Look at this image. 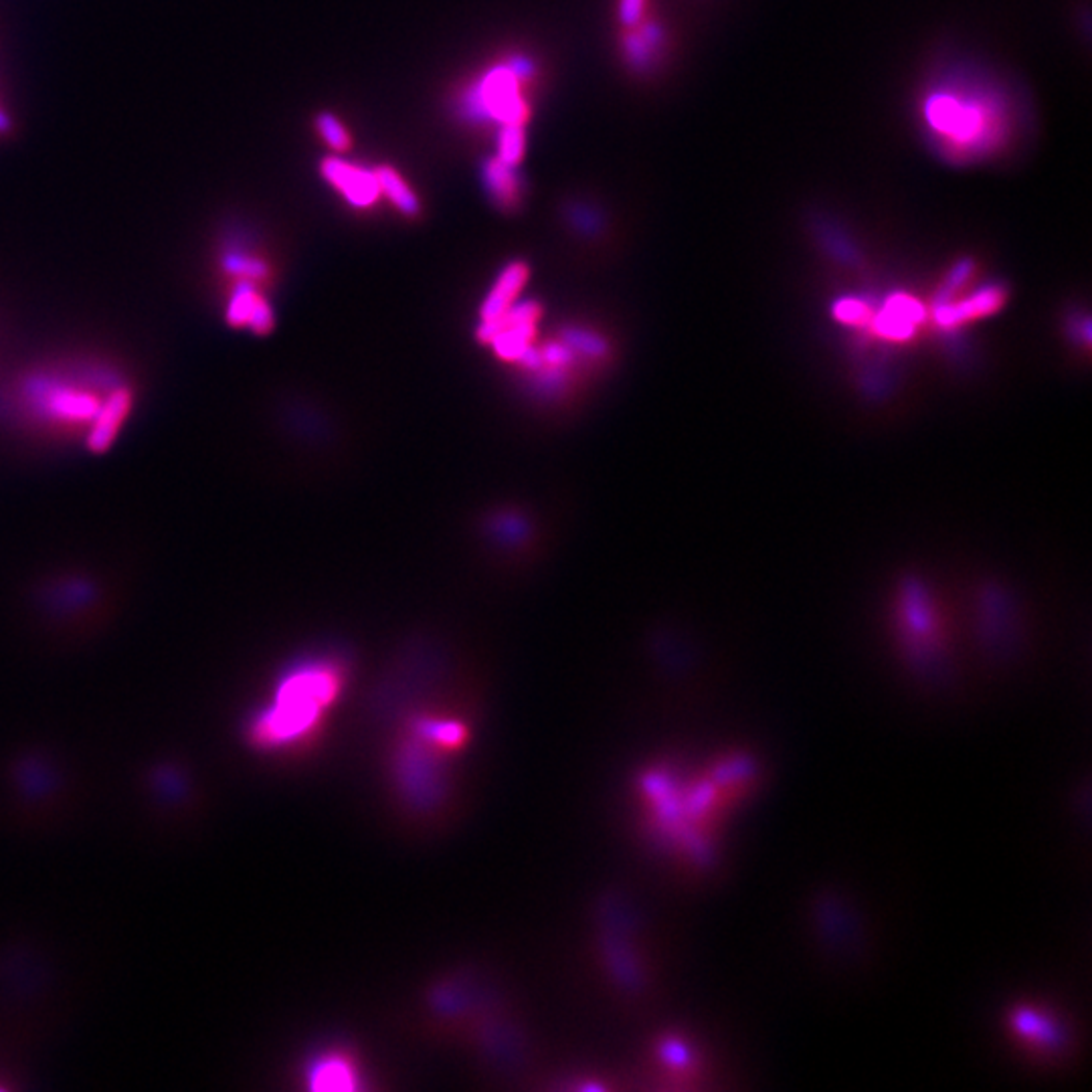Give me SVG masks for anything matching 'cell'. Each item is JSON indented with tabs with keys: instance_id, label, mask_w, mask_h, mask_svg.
<instances>
[{
	"instance_id": "obj_1",
	"label": "cell",
	"mask_w": 1092,
	"mask_h": 1092,
	"mask_svg": "<svg viewBox=\"0 0 1092 1092\" xmlns=\"http://www.w3.org/2000/svg\"><path fill=\"white\" fill-rule=\"evenodd\" d=\"M342 684V669L334 664H312L289 671L278 686L274 703L253 720L251 740L261 748H289L314 737Z\"/></svg>"
},
{
	"instance_id": "obj_2",
	"label": "cell",
	"mask_w": 1092,
	"mask_h": 1092,
	"mask_svg": "<svg viewBox=\"0 0 1092 1092\" xmlns=\"http://www.w3.org/2000/svg\"><path fill=\"white\" fill-rule=\"evenodd\" d=\"M926 124L937 141L945 142L951 156H975L997 146L1004 134L999 113L987 98H959L935 92L924 104Z\"/></svg>"
},
{
	"instance_id": "obj_3",
	"label": "cell",
	"mask_w": 1092,
	"mask_h": 1092,
	"mask_svg": "<svg viewBox=\"0 0 1092 1092\" xmlns=\"http://www.w3.org/2000/svg\"><path fill=\"white\" fill-rule=\"evenodd\" d=\"M1008 1025L1014 1040L1027 1050L1030 1057L1042 1062H1058L1068 1052V1040L1062 1023L1052 1014L1032 1004H1023L1010 1012Z\"/></svg>"
},
{
	"instance_id": "obj_4",
	"label": "cell",
	"mask_w": 1092,
	"mask_h": 1092,
	"mask_svg": "<svg viewBox=\"0 0 1092 1092\" xmlns=\"http://www.w3.org/2000/svg\"><path fill=\"white\" fill-rule=\"evenodd\" d=\"M540 318V306L534 302L514 304L508 312L492 322H482L478 338L492 345L493 351L504 360H520L530 351Z\"/></svg>"
},
{
	"instance_id": "obj_5",
	"label": "cell",
	"mask_w": 1092,
	"mask_h": 1092,
	"mask_svg": "<svg viewBox=\"0 0 1092 1092\" xmlns=\"http://www.w3.org/2000/svg\"><path fill=\"white\" fill-rule=\"evenodd\" d=\"M320 173L336 191L342 193V197L353 207H358V209L373 207L383 195L375 173L354 167L338 156L324 158L320 164Z\"/></svg>"
},
{
	"instance_id": "obj_6",
	"label": "cell",
	"mask_w": 1092,
	"mask_h": 1092,
	"mask_svg": "<svg viewBox=\"0 0 1092 1092\" xmlns=\"http://www.w3.org/2000/svg\"><path fill=\"white\" fill-rule=\"evenodd\" d=\"M484 100L493 118L504 124H525L529 118V107L520 98L514 71H492L484 81Z\"/></svg>"
},
{
	"instance_id": "obj_7",
	"label": "cell",
	"mask_w": 1092,
	"mask_h": 1092,
	"mask_svg": "<svg viewBox=\"0 0 1092 1092\" xmlns=\"http://www.w3.org/2000/svg\"><path fill=\"white\" fill-rule=\"evenodd\" d=\"M132 409V392L128 388H116L109 392L107 401L100 407L96 417L92 420V433L87 437V446L94 452H106L118 437V431L126 422L128 413Z\"/></svg>"
},
{
	"instance_id": "obj_8",
	"label": "cell",
	"mask_w": 1092,
	"mask_h": 1092,
	"mask_svg": "<svg viewBox=\"0 0 1092 1092\" xmlns=\"http://www.w3.org/2000/svg\"><path fill=\"white\" fill-rule=\"evenodd\" d=\"M530 268L527 261H512L508 263L498 280L492 285L490 294L486 296L480 316L482 322H492L496 318L508 312L514 304L525 285L529 282Z\"/></svg>"
},
{
	"instance_id": "obj_9",
	"label": "cell",
	"mask_w": 1092,
	"mask_h": 1092,
	"mask_svg": "<svg viewBox=\"0 0 1092 1092\" xmlns=\"http://www.w3.org/2000/svg\"><path fill=\"white\" fill-rule=\"evenodd\" d=\"M227 318L237 328H251L257 334H265L274 326V312L270 304L244 283L231 300Z\"/></svg>"
},
{
	"instance_id": "obj_10",
	"label": "cell",
	"mask_w": 1092,
	"mask_h": 1092,
	"mask_svg": "<svg viewBox=\"0 0 1092 1092\" xmlns=\"http://www.w3.org/2000/svg\"><path fill=\"white\" fill-rule=\"evenodd\" d=\"M100 407L102 405L94 399L92 392H83L79 388H55L47 395L49 413L66 422H92Z\"/></svg>"
},
{
	"instance_id": "obj_11",
	"label": "cell",
	"mask_w": 1092,
	"mask_h": 1092,
	"mask_svg": "<svg viewBox=\"0 0 1092 1092\" xmlns=\"http://www.w3.org/2000/svg\"><path fill=\"white\" fill-rule=\"evenodd\" d=\"M484 180L493 203L502 211H514L520 205V182L514 175V167H508L498 156L490 158L484 167Z\"/></svg>"
},
{
	"instance_id": "obj_12",
	"label": "cell",
	"mask_w": 1092,
	"mask_h": 1092,
	"mask_svg": "<svg viewBox=\"0 0 1092 1092\" xmlns=\"http://www.w3.org/2000/svg\"><path fill=\"white\" fill-rule=\"evenodd\" d=\"M356 1072L351 1060L338 1055L320 1058L310 1070V1085L314 1091H353Z\"/></svg>"
},
{
	"instance_id": "obj_13",
	"label": "cell",
	"mask_w": 1092,
	"mask_h": 1092,
	"mask_svg": "<svg viewBox=\"0 0 1092 1092\" xmlns=\"http://www.w3.org/2000/svg\"><path fill=\"white\" fill-rule=\"evenodd\" d=\"M377 180H379V186H381V193H385L388 197V201L403 212L407 217H415L422 211V203H420V197L417 193L405 182V178L401 177L392 167H379L375 171Z\"/></svg>"
},
{
	"instance_id": "obj_14",
	"label": "cell",
	"mask_w": 1092,
	"mask_h": 1092,
	"mask_svg": "<svg viewBox=\"0 0 1092 1092\" xmlns=\"http://www.w3.org/2000/svg\"><path fill=\"white\" fill-rule=\"evenodd\" d=\"M525 124H504L498 141V158L508 167H518L525 158Z\"/></svg>"
},
{
	"instance_id": "obj_15",
	"label": "cell",
	"mask_w": 1092,
	"mask_h": 1092,
	"mask_svg": "<svg viewBox=\"0 0 1092 1092\" xmlns=\"http://www.w3.org/2000/svg\"><path fill=\"white\" fill-rule=\"evenodd\" d=\"M316 128L324 142L336 152H347L353 146L349 130L342 126V122L334 113H328V111L320 113L316 118Z\"/></svg>"
},
{
	"instance_id": "obj_16",
	"label": "cell",
	"mask_w": 1092,
	"mask_h": 1092,
	"mask_svg": "<svg viewBox=\"0 0 1092 1092\" xmlns=\"http://www.w3.org/2000/svg\"><path fill=\"white\" fill-rule=\"evenodd\" d=\"M660 1058L671 1072H680V1074H686V1070L690 1072V1050L684 1046V1042L666 1040L660 1046Z\"/></svg>"
},
{
	"instance_id": "obj_17",
	"label": "cell",
	"mask_w": 1092,
	"mask_h": 1092,
	"mask_svg": "<svg viewBox=\"0 0 1092 1092\" xmlns=\"http://www.w3.org/2000/svg\"><path fill=\"white\" fill-rule=\"evenodd\" d=\"M645 0H619V19L626 27H635L643 19Z\"/></svg>"
}]
</instances>
